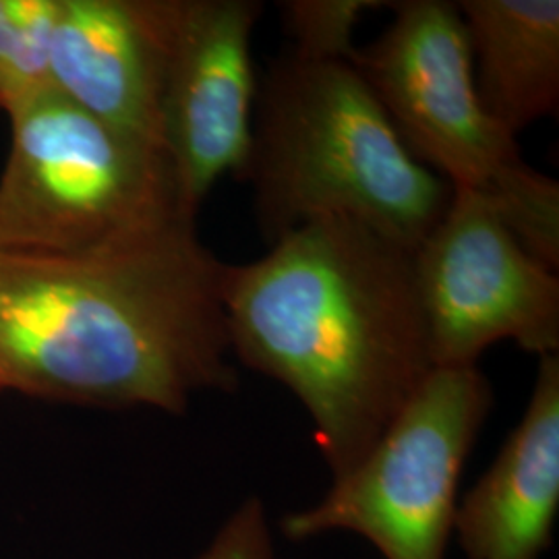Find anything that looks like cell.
<instances>
[{
	"instance_id": "1",
	"label": "cell",
	"mask_w": 559,
	"mask_h": 559,
	"mask_svg": "<svg viewBox=\"0 0 559 559\" xmlns=\"http://www.w3.org/2000/svg\"><path fill=\"white\" fill-rule=\"evenodd\" d=\"M228 267L195 222L83 253H0L2 390L170 415L233 392Z\"/></svg>"
},
{
	"instance_id": "2",
	"label": "cell",
	"mask_w": 559,
	"mask_h": 559,
	"mask_svg": "<svg viewBox=\"0 0 559 559\" xmlns=\"http://www.w3.org/2000/svg\"><path fill=\"white\" fill-rule=\"evenodd\" d=\"M415 251L346 218H320L230 265L233 357L286 385L338 479L433 371Z\"/></svg>"
},
{
	"instance_id": "3",
	"label": "cell",
	"mask_w": 559,
	"mask_h": 559,
	"mask_svg": "<svg viewBox=\"0 0 559 559\" xmlns=\"http://www.w3.org/2000/svg\"><path fill=\"white\" fill-rule=\"evenodd\" d=\"M255 108L239 179L253 187L270 242L346 218L419 249L445 214L452 187L411 156L353 62L288 50L263 75Z\"/></svg>"
},
{
	"instance_id": "4",
	"label": "cell",
	"mask_w": 559,
	"mask_h": 559,
	"mask_svg": "<svg viewBox=\"0 0 559 559\" xmlns=\"http://www.w3.org/2000/svg\"><path fill=\"white\" fill-rule=\"evenodd\" d=\"M378 40L353 64L415 160L456 191L489 201L520 242L559 267V185L531 168L519 138L479 98L456 2L402 0Z\"/></svg>"
},
{
	"instance_id": "5",
	"label": "cell",
	"mask_w": 559,
	"mask_h": 559,
	"mask_svg": "<svg viewBox=\"0 0 559 559\" xmlns=\"http://www.w3.org/2000/svg\"><path fill=\"white\" fill-rule=\"evenodd\" d=\"M0 253L69 255L195 222L158 147L44 87L9 115Z\"/></svg>"
},
{
	"instance_id": "6",
	"label": "cell",
	"mask_w": 559,
	"mask_h": 559,
	"mask_svg": "<svg viewBox=\"0 0 559 559\" xmlns=\"http://www.w3.org/2000/svg\"><path fill=\"white\" fill-rule=\"evenodd\" d=\"M477 365L436 367L380 440L318 503L280 519L293 543L355 533L383 559H445L464 464L491 413Z\"/></svg>"
},
{
	"instance_id": "7",
	"label": "cell",
	"mask_w": 559,
	"mask_h": 559,
	"mask_svg": "<svg viewBox=\"0 0 559 559\" xmlns=\"http://www.w3.org/2000/svg\"><path fill=\"white\" fill-rule=\"evenodd\" d=\"M415 274L436 367H473L512 340L537 357L558 355L559 278L471 191L452 200L415 251Z\"/></svg>"
},
{
	"instance_id": "8",
	"label": "cell",
	"mask_w": 559,
	"mask_h": 559,
	"mask_svg": "<svg viewBox=\"0 0 559 559\" xmlns=\"http://www.w3.org/2000/svg\"><path fill=\"white\" fill-rule=\"evenodd\" d=\"M255 0H179L162 94V147L182 207L198 216L214 185L245 168L258 80Z\"/></svg>"
},
{
	"instance_id": "9",
	"label": "cell",
	"mask_w": 559,
	"mask_h": 559,
	"mask_svg": "<svg viewBox=\"0 0 559 559\" xmlns=\"http://www.w3.org/2000/svg\"><path fill=\"white\" fill-rule=\"evenodd\" d=\"M179 0H55L48 87L162 147V94Z\"/></svg>"
},
{
	"instance_id": "10",
	"label": "cell",
	"mask_w": 559,
	"mask_h": 559,
	"mask_svg": "<svg viewBox=\"0 0 559 559\" xmlns=\"http://www.w3.org/2000/svg\"><path fill=\"white\" fill-rule=\"evenodd\" d=\"M559 512V357H540L519 427L459 501L454 533L466 559H540Z\"/></svg>"
},
{
	"instance_id": "11",
	"label": "cell",
	"mask_w": 559,
	"mask_h": 559,
	"mask_svg": "<svg viewBox=\"0 0 559 559\" xmlns=\"http://www.w3.org/2000/svg\"><path fill=\"white\" fill-rule=\"evenodd\" d=\"M485 110L519 138L559 106L558 0H462Z\"/></svg>"
},
{
	"instance_id": "12",
	"label": "cell",
	"mask_w": 559,
	"mask_h": 559,
	"mask_svg": "<svg viewBox=\"0 0 559 559\" xmlns=\"http://www.w3.org/2000/svg\"><path fill=\"white\" fill-rule=\"evenodd\" d=\"M55 0H0V112L48 87Z\"/></svg>"
},
{
	"instance_id": "13",
	"label": "cell",
	"mask_w": 559,
	"mask_h": 559,
	"mask_svg": "<svg viewBox=\"0 0 559 559\" xmlns=\"http://www.w3.org/2000/svg\"><path fill=\"white\" fill-rule=\"evenodd\" d=\"M390 7L381 0H286L280 2L284 29L293 38L297 57L313 60H346L357 57L355 29L369 11Z\"/></svg>"
},
{
	"instance_id": "14",
	"label": "cell",
	"mask_w": 559,
	"mask_h": 559,
	"mask_svg": "<svg viewBox=\"0 0 559 559\" xmlns=\"http://www.w3.org/2000/svg\"><path fill=\"white\" fill-rule=\"evenodd\" d=\"M198 559H276L263 501L260 498L242 501Z\"/></svg>"
},
{
	"instance_id": "15",
	"label": "cell",
	"mask_w": 559,
	"mask_h": 559,
	"mask_svg": "<svg viewBox=\"0 0 559 559\" xmlns=\"http://www.w3.org/2000/svg\"><path fill=\"white\" fill-rule=\"evenodd\" d=\"M0 392H2V385H0Z\"/></svg>"
}]
</instances>
